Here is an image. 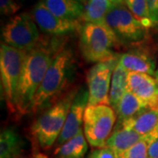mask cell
<instances>
[{
  "label": "cell",
  "mask_w": 158,
  "mask_h": 158,
  "mask_svg": "<svg viewBox=\"0 0 158 158\" xmlns=\"http://www.w3.org/2000/svg\"><path fill=\"white\" fill-rule=\"evenodd\" d=\"M19 158H25V157H23V156H20V157H19Z\"/></svg>",
  "instance_id": "32"
},
{
  "label": "cell",
  "mask_w": 158,
  "mask_h": 158,
  "mask_svg": "<svg viewBox=\"0 0 158 158\" xmlns=\"http://www.w3.org/2000/svg\"><path fill=\"white\" fill-rule=\"evenodd\" d=\"M88 141L83 129L55 150L56 158H84L88 150Z\"/></svg>",
  "instance_id": "19"
},
{
  "label": "cell",
  "mask_w": 158,
  "mask_h": 158,
  "mask_svg": "<svg viewBox=\"0 0 158 158\" xmlns=\"http://www.w3.org/2000/svg\"><path fill=\"white\" fill-rule=\"evenodd\" d=\"M87 158H116L115 154L109 148H95L89 154Z\"/></svg>",
  "instance_id": "25"
},
{
  "label": "cell",
  "mask_w": 158,
  "mask_h": 158,
  "mask_svg": "<svg viewBox=\"0 0 158 158\" xmlns=\"http://www.w3.org/2000/svg\"><path fill=\"white\" fill-rule=\"evenodd\" d=\"M34 158H48L46 155L44 154H42V153H38Z\"/></svg>",
  "instance_id": "29"
},
{
  "label": "cell",
  "mask_w": 158,
  "mask_h": 158,
  "mask_svg": "<svg viewBox=\"0 0 158 158\" xmlns=\"http://www.w3.org/2000/svg\"><path fill=\"white\" fill-rule=\"evenodd\" d=\"M27 50L15 48L2 42L0 47V80L2 98L8 111L16 113L19 82Z\"/></svg>",
  "instance_id": "4"
},
{
  "label": "cell",
  "mask_w": 158,
  "mask_h": 158,
  "mask_svg": "<svg viewBox=\"0 0 158 158\" xmlns=\"http://www.w3.org/2000/svg\"><path fill=\"white\" fill-rule=\"evenodd\" d=\"M153 21L156 26L158 25V0H146Z\"/></svg>",
  "instance_id": "26"
},
{
  "label": "cell",
  "mask_w": 158,
  "mask_h": 158,
  "mask_svg": "<svg viewBox=\"0 0 158 158\" xmlns=\"http://www.w3.org/2000/svg\"><path fill=\"white\" fill-rule=\"evenodd\" d=\"M87 106L88 90L81 89L76 93V96L74 98L71 107L69 109V112L66 118L64 127L56 141L58 146L73 138L80 130H82V124H84L85 111Z\"/></svg>",
  "instance_id": "12"
},
{
  "label": "cell",
  "mask_w": 158,
  "mask_h": 158,
  "mask_svg": "<svg viewBox=\"0 0 158 158\" xmlns=\"http://www.w3.org/2000/svg\"><path fill=\"white\" fill-rule=\"evenodd\" d=\"M145 136L146 135H141L134 130L118 127L109 137L106 142V147L112 149L115 154L116 158H118L130 148L135 146L139 141L144 139Z\"/></svg>",
  "instance_id": "14"
},
{
  "label": "cell",
  "mask_w": 158,
  "mask_h": 158,
  "mask_svg": "<svg viewBox=\"0 0 158 158\" xmlns=\"http://www.w3.org/2000/svg\"><path fill=\"white\" fill-rule=\"evenodd\" d=\"M112 7L110 0H88L78 20L84 23H104Z\"/></svg>",
  "instance_id": "20"
},
{
  "label": "cell",
  "mask_w": 158,
  "mask_h": 158,
  "mask_svg": "<svg viewBox=\"0 0 158 158\" xmlns=\"http://www.w3.org/2000/svg\"><path fill=\"white\" fill-rule=\"evenodd\" d=\"M77 1H78V2H80L81 4H83V5L85 6V4L87 3V1H88V0H77Z\"/></svg>",
  "instance_id": "30"
},
{
  "label": "cell",
  "mask_w": 158,
  "mask_h": 158,
  "mask_svg": "<svg viewBox=\"0 0 158 158\" xmlns=\"http://www.w3.org/2000/svg\"><path fill=\"white\" fill-rule=\"evenodd\" d=\"M25 147V142L16 129L8 127L0 135V158H19Z\"/></svg>",
  "instance_id": "16"
},
{
  "label": "cell",
  "mask_w": 158,
  "mask_h": 158,
  "mask_svg": "<svg viewBox=\"0 0 158 158\" xmlns=\"http://www.w3.org/2000/svg\"><path fill=\"white\" fill-rule=\"evenodd\" d=\"M76 93L75 91L68 93L34 121L32 126V133L42 148L48 149L57 141L64 127Z\"/></svg>",
  "instance_id": "3"
},
{
  "label": "cell",
  "mask_w": 158,
  "mask_h": 158,
  "mask_svg": "<svg viewBox=\"0 0 158 158\" xmlns=\"http://www.w3.org/2000/svg\"><path fill=\"white\" fill-rule=\"evenodd\" d=\"M145 109H148L146 105L134 93L127 90L119 99L114 111L118 123H121L128 118L135 117Z\"/></svg>",
  "instance_id": "18"
},
{
  "label": "cell",
  "mask_w": 158,
  "mask_h": 158,
  "mask_svg": "<svg viewBox=\"0 0 158 158\" xmlns=\"http://www.w3.org/2000/svg\"><path fill=\"white\" fill-rule=\"evenodd\" d=\"M72 61V54L69 49H62L54 56L45 77L36 91L30 112H36L52 97L58 94L67 79Z\"/></svg>",
  "instance_id": "5"
},
{
  "label": "cell",
  "mask_w": 158,
  "mask_h": 158,
  "mask_svg": "<svg viewBox=\"0 0 158 158\" xmlns=\"http://www.w3.org/2000/svg\"><path fill=\"white\" fill-rule=\"evenodd\" d=\"M156 76L158 77V62H157V67H156Z\"/></svg>",
  "instance_id": "31"
},
{
  "label": "cell",
  "mask_w": 158,
  "mask_h": 158,
  "mask_svg": "<svg viewBox=\"0 0 158 158\" xmlns=\"http://www.w3.org/2000/svg\"><path fill=\"white\" fill-rule=\"evenodd\" d=\"M118 62V59L98 62L90 69L87 76L88 106H110L109 94L112 77Z\"/></svg>",
  "instance_id": "9"
},
{
  "label": "cell",
  "mask_w": 158,
  "mask_h": 158,
  "mask_svg": "<svg viewBox=\"0 0 158 158\" xmlns=\"http://www.w3.org/2000/svg\"><path fill=\"white\" fill-rule=\"evenodd\" d=\"M148 158H158V134L148 145Z\"/></svg>",
  "instance_id": "27"
},
{
  "label": "cell",
  "mask_w": 158,
  "mask_h": 158,
  "mask_svg": "<svg viewBox=\"0 0 158 158\" xmlns=\"http://www.w3.org/2000/svg\"><path fill=\"white\" fill-rule=\"evenodd\" d=\"M105 23L113 30L120 42H138L147 37L148 29L124 4L113 6L106 17Z\"/></svg>",
  "instance_id": "8"
},
{
  "label": "cell",
  "mask_w": 158,
  "mask_h": 158,
  "mask_svg": "<svg viewBox=\"0 0 158 158\" xmlns=\"http://www.w3.org/2000/svg\"><path fill=\"white\" fill-rule=\"evenodd\" d=\"M120 41L106 23H85L80 28V49L86 61L107 62L117 59L113 48Z\"/></svg>",
  "instance_id": "2"
},
{
  "label": "cell",
  "mask_w": 158,
  "mask_h": 158,
  "mask_svg": "<svg viewBox=\"0 0 158 158\" xmlns=\"http://www.w3.org/2000/svg\"><path fill=\"white\" fill-rule=\"evenodd\" d=\"M20 9V6L15 0H0V11L2 15L11 16Z\"/></svg>",
  "instance_id": "24"
},
{
  "label": "cell",
  "mask_w": 158,
  "mask_h": 158,
  "mask_svg": "<svg viewBox=\"0 0 158 158\" xmlns=\"http://www.w3.org/2000/svg\"><path fill=\"white\" fill-rule=\"evenodd\" d=\"M46 6L55 15L65 19L78 20L85 6L77 0H43Z\"/></svg>",
  "instance_id": "17"
},
{
  "label": "cell",
  "mask_w": 158,
  "mask_h": 158,
  "mask_svg": "<svg viewBox=\"0 0 158 158\" xmlns=\"http://www.w3.org/2000/svg\"><path fill=\"white\" fill-rule=\"evenodd\" d=\"M124 5L147 29L156 27L146 0H125Z\"/></svg>",
  "instance_id": "22"
},
{
  "label": "cell",
  "mask_w": 158,
  "mask_h": 158,
  "mask_svg": "<svg viewBox=\"0 0 158 158\" xmlns=\"http://www.w3.org/2000/svg\"><path fill=\"white\" fill-rule=\"evenodd\" d=\"M119 127L132 129L141 135H148L158 131V111L145 109L135 117L128 118Z\"/></svg>",
  "instance_id": "15"
},
{
  "label": "cell",
  "mask_w": 158,
  "mask_h": 158,
  "mask_svg": "<svg viewBox=\"0 0 158 158\" xmlns=\"http://www.w3.org/2000/svg\"><path fill=\"white\" fill-rule=\"evenodd\" d=\"M127 76L128 71L118 62L113 70L109 94L110 106L113 109L117 106L119 99L127 91Z\"/></svg>",
  "instance_id": "21"
},
{
  "label": "cell",
  "mask_w": 158,
  "mask_h": 158,
  "mask_svg": "<svg viewBox=\"0 0 158 158\" xmlns=\"http://www.w3.org/2000/svg\"><path fill=\"white\" fill-rule=\"evenodd\" d=\"M34 20L42 32L53 35H62L81 28L79 20L65 19L55 15L46 6L43 1H39L31 13Z\"/></svg>",
  "instance_id": "10"
},
{
  "label": "cell",
  "mask_w": 158,
  "mask_h": 158,
  "mask_svg": "<svg viewBox=\"0 0 158 158\" xmlns=\"http://www.w3.org/2000/svg\"><path fill=\"white\" fill-rule=\"evenodd\" d=\"M113 6H118V5H122L124 4L125 0H110Z\"/></svg>",
  "instance_id": "28"
},
{
  "label": "cell",
  "mask_w": 158,
  "mask_h": 158,
  "mask_svg": "<svg viewBox=\"0 0 158 158\" xmlns=\"http://www.w3.org/2000/svg\"><path fill=\"white\" fill-rule=\"evenodd\" d=\"M4 43L15 48L30 50L40 45L38 26L31 14L21 12L11 18L2 28Z\"/></svg>",
  "instance_id": "7"
},
{
  "label": "cell",
  "mask_w": 158,
  "mask_h": 158,
  "mask_svg": "<svg viewBox=\"0 0 158 158\" xmlns=\"http://www.w3.org/2000/svg\"><path fill=\"white\" fill-rule=\"evenodd\" d=\"M116 119V113L110 106H87L84 115V133L91 147H106Z\"/></svg>",
  "instance_id": "6"
},
{
  "label": "cell",
  "mask_w": 158,
  "mask_h": 158,
  "mask_svg": "<svg viewBox=\"0 0 158 158\" xmlns=\"http://www.w3.org/2000/svg\"><path fill=\"white\" fill-rule=\"evenodd\" d=\"M127 90L143 102L148 109L158 111V77L128 72Z\"/></svg>",
  "instance_id": "11"
},
{
  "label": "cell",
  "mask_w": 158,
  "mask_h": 158,
  "mask_svg": "<svg viewBox=\"0 0 158 158\" xmlns=\"http://www.w3.org/2000/svg\"><path fill=\"white\" fill-rule=\"evenodd\" d=\"M118 63L128 72L145 73L156 76V64L148 50L136 49L119 56Z\"/></svg>",
  "instance_id": "13"
},
{
  "label": "cell",
  "mask_w": 158,
  "mask_h": 158,
  "mask_svg": "<svg viewBox=\"0 0 158 158\" xmlns=\"http://www.w3.org/2000/svg\"><path fill=\"white\" fill-rule=\"evenodd\" d=\"M54 57L49 48L39 45L27 50L19 82L16 113L25 115L31 111L36 91L45 77Z\"/></svg>",
  "instance_id": "1"
},
{
  "label": "cell",
  "mask_w": 158,
  "mask_h": 158,
  "mask_svg": "<svg viewBox=\"0 0 158 158\" xmlns=\"http://www.w3.org/2000/svg\"><path fill=\"white\" fill-rule=\"evenodd\" d=\"M157 134L158 131L146 135L144 139L139 141L135 146L130 148L128 150L120 155L118 158H148V145Z\"/></svg>",
  "instance_id": "23"
}]
</instances>
